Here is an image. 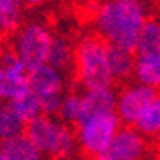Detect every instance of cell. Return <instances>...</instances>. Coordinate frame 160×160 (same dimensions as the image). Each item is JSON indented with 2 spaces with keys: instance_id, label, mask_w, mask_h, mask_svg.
<instances>
[{
  "instance_id": "cell-25",
  "label": "cell",
  "mask_w": 160,
  "mask_h": 160,
  "mask_svg": "<svg viewBox=\"0 0 160 160\" xmlns=\"http://www.w3.org/2000/svg\"><path fill=\"white\" fill-rule=\"evenodd\" d=\"M2 50H3V48L0 47V64H2Z\"/></svg>"
},
{
  "instance_id": "cell-2",
  "label": "cell",
  "mask_w": 160,
  "mask_h": 160,
  "mask_svg": "<svg viewBox=\"0 0 160 160\" xmlns=\"http://www.w3.org/2000/svg\"><path fill=\"white\" fill-rule=\"evenodd\" d=\"M72 75L80 90L114 85L108 64V43L95 32H85L74 42Z\"/></svg>"
},
{
  "instance_id": "cell-24",
  "label": "cell",
  "mask_w": 160,
  "mask_h": 160,
  "mask_svg": "<svg viewBox=\"0 0 160 160\" xmlns=\"http://www.w3.org/2000/svg\"><path fill=\"white\" fill-rule=\"evenodd\" d=\"M0 160H7V157L2 154V151H0Z\"/></svg>"
},
{
  "instance_id": "cell-7",
  "label": "cell",
  "mask_w": 160,
  "mask_h": 160,
  "mask_svg": "<svg viewBox=\"0 0 160 160\" xmlns=\"http://www.w3.org/2000/svg\"><path fill=\"white\" fill-rule=\"evenodd\" d=\"M155 95L157 91L138 82L122 83V87L115 91V114L122 125L135 127L138 118Z\"/></svg>"
},
{
  "instance_id": "cell-22",
  "label": "cell",
  "mask_w": 160,
  "mask_h": 160,
  "mask_svg": "<svg viewBox=\"0 0 160 160\" xmlns=\"http://www.w3.org/2000/svg\"><path fill=\"white\" fill-rule=\"evenodd\" d=\"M75 2H78V3H95L98 0H75Z\"/></svg>"
},
{
  "instance_id": "cell-6",
  "label": "cell",
  "mask_w": 160,
  "mask_h": 160,
  "mask_svg": "<svg viewBox=\"0 0 160 160\" xmlns=\"http://www.w3.org/2000/svg\"><path fill=\"white\" fill-rule=\"evenodd\" d=\"M29 90L38 99L42 112L47 115H56L59 104L68 93L66 74L56 71L48 64L29 71Z\"/></svg>"
},
{
  "instance_id": "cell-21",
  "label": "cell",
  "mask_w": 160,
  "mask_h": 160,
  "mask_svg": "<svg viewBox=\"0 0 160 160\" xmlns=\"http://www.w3.org/2000/svg\"><path fill=\"white\" fill-rule=\"evenodd\" d=\"M24 8H38L45 3V0H21Z\"/></svg>"
},
{
  "instance_id": "cell-1",
  "label": "cell",
  "mask_w": 160,
  "mask_h": 160,
  "mask_svg": "<svg viewBox=\"0 0 160 160\" xmlns=\"http://www.w3.org/2000/svg\"><path fill=\"white\" fill-rule=\"evenodd\" d=\"M149 15L146 0H98L93 3V32L108 45L135 51L142 24Z\"/></svg>"
},
{
  "instance_id": "cell-8",
  "label": "cell",
  "mask_w": 160,
  "mask_h": 160,
  "mask_svg": "<svg viewBox=\"0 0 160 160\" xmlns=\"http://www.w3.org/2000/svg\"><path fill=\"white\" fill-rule=\"evenodd\" d=\"M29 90V71L10 47L2 50L0 64V101L11 102Z\"/></svg>"
},
{
  "instance_id": "cell-16",
  "label": "cell",
  "mask_w": 160,
  "mask_h": 160,
  "mask_svg": "<svg viewBox=\"0 0 160 160\" xmlns=\"http://www.w3.org/2000/svg\"><path fill=\"white\" fill-rule=\"evenodd\" d=\"M135 128L152 142L160 139V93H157L149 106L144 109L135 123Z\"/></svg>"
},
{
  "instance_id": "cell-19",
  "label": "cell",
  "mask_w": 160,
  "mask_h": 160,
  "mask_svg": "<svg viewBox=\"0 0 160 160\" xmlns=\"http://www.w3.org/2000/svg\"><path fill=\"white\" fill-rule=\"evenodd\" d=\"M24 5L21 0H0V22L8 35H11L24 21Z\"/></svg>"
},
{
  "instance_id": "cell-4",
  "label": "cell",
  "mask_w": 160,
  "mask_h": 160,
  "mask_svg": "<svg viewBox=\"0 0 160 160\" xmlns=\"http://www.w3.org/2000/svg\"><path fill=\"white\" fill-rule=\"evenodd\" d=\"M51 28L40 19H28L10 35V48L16 53L28 71L47 64L53 43Z\"/></svg>"
},
{
  "instance_id": "cell-14",
  "label": "cell",
  "mask_w": 160,
  "mask_h": 160,
  "mask_svg": "<svg viewBox=\"0 0 160 160\" xmlns=\"http://www.w3.org/2000/svg\"><path fill=\"white\" fill-rule=\"evenodd\" d=\"M47 64L64 74L72 71V64H74V42L72 40H69L64 35L55 34Z\"/></svg>"
},
{
  "instance_id": "cell-18",
  "label": "cell",
  "mask_w": 160,
  "mask_h": 160,
  "mask_svg": "<svg viewBox=\"0 0 160 160\" xmlns=\"http://www.w3.org/2000/svg\"><path fill=\"white\" fill-rule=\"evenodd\" d=\"M26 130V123L18 117L10 102L0 101V144L15 138Z\"/></svg>"
},
{
  "instance_id": "cell-12",
  "label": "cell",
  "mask_w": 160,
  "mask_h": 160,
  "mask_svg": "<svg viewBox=\"0 0 160 160\" xmlns=\"http://www.w3.org/2000/svg\"><path fill=\"white\" fill-rule=\"evenodd\" d=\"M133 78L160 93V55H136Z\"/></svg>"
},
{
  "instance_id": "cell-23",
  "label": "cell",
  "mask_w": 160,
  "mask_h": 160,
  "mask_svg": "<svg viewBox=\"0 0 160 160\" xmlns=\"http://www.w3.org/2000/svg\"><path fill=\"white\" fill-rule=\"evenodd\" d=\"M3 37H7V34H5V31L2 28V22H0V38H3Z\"/></svg>"
},
{
  "instance_id": "cell-17",
  "label": "cell",
  "mask_w": 160,
  "mask_h": 160,
  "mask_svg": "<svg viewBox=\"0 0 160 160\" xmlns=\"http://www.w3.org/2000/svg\"><path fill=\"white\" fill-rule=\"evenodd\" d=\"M56 115L62 120V122L75 127L80 120L85 117V104H83L82 90L66 93L61 104H59V109H58Z\"/></svg>"
},
{
  "instance_id": "cell-3",
  "label": "cell",
  "mask_w": 160,
  "mask_h": 160,
  "mask_svg": "<svg viewBox=\"0 0 160 160\" xmlns=\"http://www.w3.org/2000/svg\"><path fill=\"white\" fill-rule=\"evenodd\" d=\"M24 131L42 151L45 158L71 160L78 152L75 128L62 122L58 115H38L26 125Z\"/></svg>"
},
{
  "instance_id": "cell-9",
  "label": "cell",
  "mask_w": 160,
  "mask_h": 160,
  "mask_svg": "<svg viewBox=\"0 0 160 160\" xmlns=\"http://www.w3.org/2000/svg\"><path fill=\"white\" fill-rule=\"evenodd\" d=\"M104 155L111 160H151L152 141L144 138L135 127L122 125Z\"/></svg>"
},
{
  "instance_id": "cell-13",
  "label": "cell",
  "mask_w": 160,
  "mask_h": 160,
  "mask_svg": "<svg viewBox=\"0 0 160 160\" xmlns=\"http://www.w3.org/2000/svg\"><path fill=\"white\" fill-rule=\"evenodd\" d=\"M82 95L85 104V117L91 114L115 112V90L112 87L82 90Z\"/></svg>"
},
{
  "instance_id": "cell-20",
  "label": "cell",
  "mask_w": 160,
  "mask_h": 160,
  "mask_svg": "<svg viewBox=\"0 0 160 160\" xmlns=\"http://www.w3.org/2000/svg\"><path fill=\"white\" fill-rule=\"evenodd\" d=\"M11 108L15 109V112L18 114V117L22 122L28 125L29 122H32L34 118H37L38 115H42V106H40L38 99L32 95V91H28L26 95L19 96L18 99L11 101Z\"/></svg>"
},
{
  "instance_id": "cell-5",
  "label": "cell",
  "mask_w": 160,
  "mask_h": 160,
  "mask_svg": "<svg viewBox=\"0 0 160 160\" xmlns=\"http://www.w3.org/2000/svg\"><path fill=\"white\" fill-rule=\"evenodd\" d=\"M122 127L115 112L91 114L74 127L78 151L85 157H102Z\"/></svg>"
},
{
  "instance_id": "cell-11",
  "label": "cell",
  "mask_w": 160,
  "mask_h": 160,
  "mask_svg": "<svg viewBox=\"0 0 160 160\" xmlns=\"http://www.w3.org/2000/svg\"><path fill=\"white\" fill-rule=\"evenodd\" d=\"M0 151L7 157V160H45V155L42 154V151L26 135V131L2 142L0 144Z\"/></svg>"
},
{
  "instance_id": "cell-10",
  "label": "cell",
  "mask_w": 160,
  "mask_h": 160,
  "mask_svg": "<svg viewBox=\"0 0 160 160\" xmlns=\"http://www.w3.org/2000/svg\"><path fill=\"white\" fill-rule=\"evenodd\" d=\"M136 62V53L115 45H108V64L114 82L127 83L133 78Z\"/></svg>"
},
{
  "instance_id": "cell-15",
  "label": "cell",
  "mask_w": 160,
  "mask_h": 160,
  "mask_svg": "<svg viewBox=\"0 0 160 160\" xmlns=\"http://www.w3.org/2000/svg\"><path fill=\"white\" fill-rule=\"evenodd\" d=\"M136 55H160V19L149 16L139 31L136 47Z\"/></svg>"
}]
</instances>
